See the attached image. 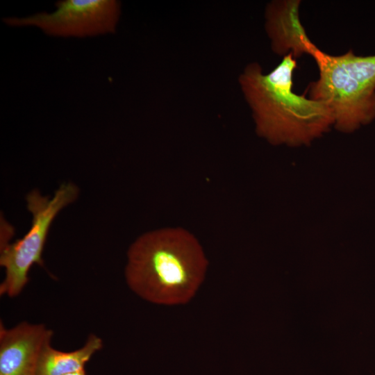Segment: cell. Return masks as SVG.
<instances>
[{
	"label": "cell",
	"instance_id": "5",
	"mask_svg": "<svg viewBox=\"0 0 375 375\" xmlns=\"http://www.w3.org/2000/svg\"><path fill=\"white\" fill-rule=\"evenodd\" d=\"M52 12H39L3 21L15 27L35 26L56 37H90L115 31L120 3L115 0H62Z\"/></svg>",
	"mask_w": 375,
	"mask_h": 375
},
{
	"label": "cell",
	"instance_id": "7",
	"mask_svg": "<svg viewBox=\"0 0 375 375\" xmlns=\"http://www.w3.org/2000/svg\"><path fill=\"white\" fill-rule=\"evenodd\" d=\"M47 342L39 354L35 375H65L85 369V364L103 347L102 340L90 334L84 345L74 351H62Z\"/></svg>",
	"mask_w": 375,
	"mask_h": 375
},
{
	"label": "cell",
	"instance_id": "6",
	"mask_svg": "<svg viewBox=\"0 0 375 375\" xmlns=\"http://www.w3.org/2000/svg\"><path fill=\"white\" fill-rule=\"evenodd\" d=\"M53 331L41 324L22 322L7 328L0 324V375H35L39 354Z\"/></svg>",
	"mask_w": 375,
	"mask_h": 375
},
{
	"label": "cell",
	"instance_id": "8",
	"mask_svg": "<svg viewBox=\"0 0 375 375\" xmlns=\"http://www.w3.org/2000/svg\"><path fill=\"white\" fill-rule=\"evenodd\" d=\"M65 375H87L85 369L69 373Z\"/></svg>",
	"mask_w": 375,
	"mask_h": 375
},
{
	"label": "cell",
	"instance_id": "3",
	"mask_svg": "<svg viewBox=\"0 0 375 375\" xmlns=\"http://www.w3.org/2000/svg\"><path fill=\"white\" fill-rule=\"evenodd\" d=\"M294 56L310 55L319 69V78L308 87L310 99L326 103L333 112L334 126L352 133L375 119V55L362 56L352 51L329 55L317 47L305 30L291 41Z\"/></svg>",
	"mask_w": 375,
	"mask_h": 375
},
{
	"label": "cell",
	"instance_id": "2",
	"mask_svg": "<svg viewBox=\"0 0 375 375\" xmlns=\"http://www.w3.org/2000/svg\"><path fill=\"white\" fill-rule=\"evenodd\" d=\"M208 260L197 239L181 227H166L139 236L127 252L125 279L149 302L188 303L202 283Z\"/></svg>",
	"mask_w": 375,
	"mask_h": 375
},
{
	"label": "cell",
	"instance_id": "1",
	"mask_svg": "<svg viewBox=\"0 0 375 375\" xmlns=\"http://www.w3.org/2000/svg\"><path fill=\"white\" fill-rule=\"evenodd\" d=\"M296 67L294 56L289 53L269 73L264 74L254 62L249 64L240 76L256 131L274 145H308L334 126L333 112L326 103L292 90Z\"/></svg>",
	"mask_w": 375,
	"mask_h": 375
},
{
	"label": "cell",
	"instance_id": "4",
	"mask_svg": "<svg viewBox=\"0 0 375 375\" xmlns=\"http://www.w3.org/2000/svg\"><path fill=\"white\" fill-rule=\"evenodd\" d=\"M78 188L72 182L63 183L51 197L33 190L26 197L32 215L28 232L13 243L1 248L0 265L6 276L0 285V294L18 296L28 282V272L37 264L44 267L42 258L50 227L58 213L78 197Z\"/></svg>",
	"mask_w": 375,
	"mask_h": 375
}]
</instances>
